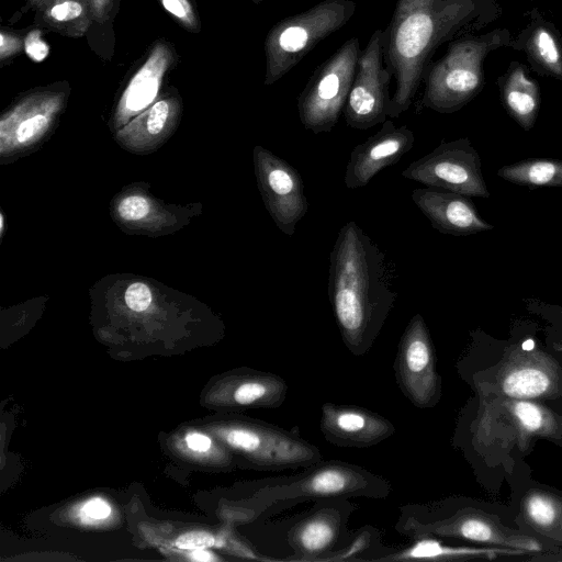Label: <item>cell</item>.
Segmentation results:
<instances>
[{
	"instance_id": "cell-38",
	"label": "cell",
	"mask_w": 562,
	"mask_h": 562,
	"mask_svg": "<svg viewBox=\"0 0 562 562\" xmlns=\"http://www.w3.org/2000/svg\"><path fill=\"white\" fill-rule=\"evenodd\" d=\"M186 442L191 450L204 452L210 450L212 441L207 436L199 432H190L186 437Z\"/></svg>"
},
{
	"instance_id": "cell-23",
	"label": "cell",
	"mask_w": 562,
	"mask_h": 562,
	"mask_svg": "<svg viewBox=\"0 0 562 562\" xmlns=\"http://www.w3.org/2000/svg\"><path fill=\"white\" fill-rule=\"evenodd\" d=\"M37 26L67 37L83 36L93 22L89 0H53L35 12Z\"/></svg>"
},
{
	"instance_id": "cell-26",
	"label": "cell",
	"mask_w": 562,
	"mask_h": 562,
	"mask_svg": "<svg viewBox=\"0 0 562 562\" xmlns=\"http://www.w3.org/2000/svg\"><path fill=\"white\" fill-rule=\"evenodd\" d=\"M165 10L191 33L201 31V23L194 0H159Z\"/></svg>"
},
{
	"instance_id": "cell-21",
	"label": "cell",
	"mask_w": 562,
	"mask_h": 562,
	"mask_svg": "<svg viewBox=\"0 0 562 562\" xmlns=\"http://www.w3.org/2000/svg\"><path fill=\"white\" fill-rule=\"evenodd\" d=\"M497 85L507 113L525 131L531 130L540 108V89L538 82L529 77L527 67L513 61L498 77Z\"/></svg>"
},
{
	"instance_id": "cell-7",
	"label": "cell",
	"mask_w": 562,
	"mask_h": 562,
	"mask_svg": "<svg viewBox=\"0 0 562 562\" xmlns=\"http://www.w3.org/2000/svg\"><path fill=\"white\" fill-rule=\"evenodd\" d=\"M260 486L258 499L272 506L351 497L381 499L392 492L384 477L340 460H321L296 474L267 479Z\"/></svg>"
},
{
	"instance_id": "cell-41",
	"label": "cell",
	"mask_w": 562,
	"mask_h": 562,
	"mask_svg": "<svg viewBox=\"0 0 562 562\" xmlns=\"http://www.w3.org/2000/svg\"><path fill=\"white\" fill-rule=\"evenodd\" d=\"M255 4H259L262 0H251Z\"/></svg>"
},
{
	"instance_id": "cell-10",
	"label": "cell",
	"mask_w": 562,
	"mask_h": 562,
	"mask_svg": "<svg viewBox=\"0 0 562 562\" xmlns=\"http://www.w3.org/2000/svg\"><path fill=\"white\" fill-rule=\"evenodd\" d=\"M225 442L261 470L281 471L312 465L321 450L296 434L263 422H244L221 431Z\"/></svg>"
},
{
	"instance_id": "cell-14",
	"label": "cell",
	"mask_w": 562,
	"mask_h": 562,
	"mask_svg": "<svg viewBox=\"0 0 562 562\" xmlns=\"http://www.w3.org/2000/svg\"><path fill=\"white\" fill-rule=\"evenodd\" d=\"M254 156L266 209L277 227L292 236L308 210L303 179L286 160L261 146L255 148Z\"/></svg>"
},
{
	"instance_id": "cell-24",
	"label": "cell",
	"mask_w": 562,
	"mask_h": 562,
	"mask_svg": "<svg viewBox=\"0 0 562 562\" xmlns=\"http://www.w3.org/2000/svg\"><path fill=\"white\" fill-rule=\"evenodd\" d=\"M497 175L508 182L531 189L562 187V159H524L502 167Z\"/></svg>"
},
{
	"instance_id": "cell-28",
	"label": "cell",
	"mask_w": 562,
	"mask_h": 562,
	"mask_svg": "<svg viewBox=\"0 0 562 562\" xmlns=\"http://www.w3.org/2000/svg\"><path fill=\"white\" fill-rule=\"evenodd\" d=\"M149 203L143 196H127L119 205V214L124 220L135 221L143 218L149 212Z\"/></svg>"
},
{
	"instance_id": "cell-8",
	"label": "cell",
	"mask_w": 562,
	"mask_h": 562,
	"mask_svg": "<svg viewBox=\"0 0 562 562\" xmlns=\"http://www.w3.org/2000/svg\"><path fill=\"white\" fill-rule=\"evenodd\" d=\"M356 10L352 0H323L277 22L263 43L265 86L280 80L321 41L345 26Z\"/></svg>"
},
{
	"instance_id": "cell-29",
	"label": "cell",
	"mask_w": 562,
	"mask_h": 562,
	"mask_svg": "<svg viewBox=\"0 0 562 562\" xmlns=\"http://www.w3.org/2000/svg\"><path fill=\"white\" fill-rule=\"evenodd\" d=\"M215 544L213 535L205 531H189L179 536L175 546L182 550L204 549Z\"/></svg>"
},
{
	"instance_id": "cell-39",
	"label": "cell",
	"mask_w": 562,
	"mask_h": 562,
	"mask_svg": "<svg viewBox=\"0 0 562 562\" xmlns=\"http://www.w3.org/2000/svg\"><path fill=\"white\" fill-rule=\"evenodd\" d=\"M191 559L196 561H211L215 560V558L207 551H204L202 549H198L196 551L192 552L190 554Z\"/></svg>"
},
{
	"instance_id": "cell-30",
	"label": "cell",
	"mask_w": 562,
	"mask_h": 562,
	"mask_svg": "<svg viewBox=\"0 0 562 562\" xmlns=\"http://www.w3.org/2000/svg\"><path fill=\"white\" fill-rule=\"evenodd\" d=\"M125 302L131 310L142 312L149 306L151 293L147 285L136 282L126 289Z\"/></svg>"
},
{
	"instance_id": "cell-20",
	"label": "cell",
	"mask_w": 562,
	"mask_h": 562,
	"mask_svg": "<svg viewBox=\"0 0 562 562\" xmlns=\"http://www.w3.org/2000/svg\"><path fill=\"white\" fill-rule=\"evenodd\" d=\"M176 63L177 53L171 43L165 40L157 41L125 88L122 97L123 110L135 113L149 105Z\"/></svg>"
},
{
	"instance_id": "cell-31",
	"label": "cell",
	"mask_w": 562,
	"mask_h": 562,
	"mask_svg": "<svg viewBox=\"0 0 562 562\" xmlns=\"http://www.w3.org/2000/svg\"><path fill=\"white\" fill-rule=\"evenodd\" d=\"M48 119L44 113H36L24 119L16 128L19 142H25L47 125Z\"/></svg>"
},
{
	"instance_id": "cell-11",
	"label": "cell",
	"mask_w": 562,
	"mask_h": 562,
	"mask_svg": "<svg viewBox=\"0 0 562 562\" xmlns=\"http://www.w3.org/2000/svg\"><path fill=\"white\" fill-rule=\"evenodd\" d=\"M396 384L417 408L435 407L441 400L442 380L437 370L435 346L420 314L406 325L393 364Z\"/></svg>"
},
{
	"instance_id": "cell-25",
	"label": "cell",
	"mask_w": 562,
	"mask_h": 562,
	"mask_svg": "<svg viewBox=\"0 0 562 562\" xmlns=\"http://www.w3.org/2000/svg\"><path fill=\"white\" fill-rule=\"evenodd\" d=\"M527 524L543 535H558L562 525V501L552 494L536 491L526 494L521 502Z\"/></svg>"
},
{
	"instance_id": "cell-9",
	"label": "cell",
	"mask_w": 562,
	"mask_h": 562,
	"mask_svg": "<svg viewBox=\"0 0 562 562\" xmlns=\"http://www.w3.org/2000/svg\"><path fill=\"white\" fill-rule=\"evenodd\" d=\"M360 53L359 38L352 36L315 68L297 97L299 117L305 130L319 134L335 127L350 92Z\"/></svg>"
},
{
	"instance_id": "cell-3",
	"label": "cell",
	"mask_w": 562,
	"mask_h": 562,
	"mask_svg": "<svg viewBox=\"0 0 562 562\" xmlns=\"http://www.w3.org/2000/svg\"><path fill=\"white\" fill-rule=\"evenodd\" d=\"M477 394L469 425L470 446L483 456L528 453L538 439L562 446L560 415L540 402Z\"/></svg>"
},
{
	"instance_id": "cell-18",
	"label": "cell",
	"mask_w": 562,
	"mask_h": 562,
	"mask_svg": "<svg viewBox=\"0 0 562 562\" xmlns=\"http://www.w3.org/2000/svg\"><path fill=\"white\" fill-rule=\"evenodd\" d=\"M411 198L431 226L442 234L467 236L491 231L469 196L438 188L415 189Z\"/></svg>"
},
{
	"instance_id": "cell-6",
	"label": "cell",
	"mask_w": 562,
	"mask_h": 562,
	"mask_svg": "<svg viewBox=\"0 0 562 562\" xmlns=\"http://www.w3.org/2000/svg\"><path fill=\"white\" fill-rule=\"evenodd\" d=\"M395 529L414 540L457 538L528 552L542 548L536 539L502 526L480 509L459 506L454 499L403 505Z\"/></svg>"
},
{
	"instance_id": "cell-2",
	"label": "cell",
	"mask_w": 562,
	"mask_h": 562,
	"mask_svg": "<svg viewBox=\"0 0 562 562\" xmlns=\"http://www.w3.org/2000/svg\"><path fill=\"white\" fill-rule=\"evenodd\" d=\"M476 14L475 0H397L382 32L384 65L395 79L389 117L409 109L437 47Z\"/></svg>"
},
{
	"instance_id": "cell-5",
	"label": "cell",
	"mask_w": 562,
	"mask_h": 562,
	"mask_svg": "<svg viewBox=\"0 0 562 562\" xmlns=\"http://www.w3.org/2000/svg\"><path fill=\"white\" fill-rule=\"evenodd\" d=\"M510 41L506 29H497L482 36L451 42L445 56L430 61L426 69L419 109L427 108L442 114L461 110L484 87L485 57L498 47L508 46Z\"/></svg>"
},
{
	"instance_id": "cell-17",
	"label": "cell",
	"mask_w": 562,
	"mask_h": 562,
	"mask_svg": "<svg viewBox=\"0 0 562 562\" xmlns=\"http://www.w3.org/2000/svg\"><path fill=\"white\" fill-rule=\"evenodd\" d=\"M415 142L407 125L396 126L385 120L382 127L350 153L344 182L347 189L366 187L384 168L395 165Z\"/></svg>"
},
{
	"instance_id": "cell-36",
	"label": "cell",
	"mask_w": 562,
	"mask_h": 562,
	"mask_svg": "<svg viewBox=\"0 0 562 562\" xmlns=\"http://www.w3.org/2000/svg\"><path fill=\"white\" fill-rule=\"evenodd\" d=\"M111 513L109 504L101 498L87 502L81 508V517L86 520H102Z\"/></svg>"
},
{
	"instance_id": "cell-19",
	"label": "cell",
	"mask_w": 562,
	"mask_h": 562,
	"mask_svg": "<svg viewBox=\"0 0 562 562\" xmlns=\"http://www.w3.org/2000/svg\"><path fill=\"white\" fill-rule=\"evenodd\" d=\"M508 46L525 52L532 70L540 76L562 80V37L537 9L530 12L529 24Z\"/></svg>"
},
{
	"instance_id": "cell-37",
	"label": "cell",
	"mask_w": 562,
	"mask_h": 562,
	"mask_svg": "<svg viewBox=\"0 0 562 562\" xmlns=\"http://www.w3.org/2000/svg\"><path fill=\"white\" fill-rule=\"evenodd\" d=\"M89 3L92 10L93 22L101 24L104 23L112 13L114 0H89Z\"/></svg>"
},
{
	"instance_id": "cell-4",
	"label": "cell",
	"mask_w": 562,
	"mask_h": 562,
	"mask_svg": "<svg viewBox=\"0 0 562 562\" xmlns=\"http://www.w3.org/2000/svg\"><path fill=\"white\" fill-rule=\"evenodd\" d=\"M459 371L476 393L537 402L562 397V358L531 339L508 346L492 366Z\"/></svg>"
},
{
	"instance_id": "cell-13",
	"label": "cell",
	"mask_w": 562,
	"mask_h": 562,
	"mask_svg": "<svg viewBox=\"0 0 562 562\" xmlns=\"http://www.w3.org/2000/svg\"><path fill=\"white\" fill-rule=\"evenodd\" d=\"M382 32V29H376L360 53L342 111L347 125L356 130H368L387 117L392 76L383 60Z\"/></svg>"
},
{
	"instance_id": "cell-15",
	"label": "cell",
	"mask_w": 562,
	"mask_h": 562,
	"mask_svg": "<svg viewBox=\"0 0 562 562\" xmlns=\"http://www.w3.org/2000/svg\"><path fill=\"white\" fill-rule=\"evenodd\" d=\"M352 506L347 499H326L296 520L286 533L297 561H328L347 538Z\"/></svg>"
},
{
	"instance_id": "cell-27",
	"label": "cell",
	"mask_w": 562,
	"mask_h": 562,
	"mask_svg": "<svg viewBox=\"0 0 562 562\" xmlns=\"http://www.w3.org/2000/svg\"><path fill=\"white\" fill-rule=\"evenodd\" d=\"M171 102L167 99L158 100L150 109L146 117V128L149 134H159L171 113Z\"/></svg>"
},
{
	"instance_id": "cell-42",
	"label": "cell",
	"mask_w": 562,
	"mask_h": 562,
	"mask_svg": "<svg viewBox=\"0 0 562 562\" xmlns=\"http://www.w3.org/2000/svg\"><path fill=\"white\" fill-rule=\"evenodd\" d=\"M560 427H561V432H562V415H560Z\"/></svg>"
},
{
	"instance_id": "cell-33",
	"label": "cell",
	"mask_w": 562,
	"mask_h": 562,
	"mask_svg": "<svg viewBox=\"0 0 562 562\" xmlns=\"http://www.w3.org/2000/svg\"><path fill=\"white\" fill-rule=\"evenodd\" d=\"M538 313L551 324L553 347L562 352V307H542Z\"/></svg>"
},
{
	"instance_id": "cell-12",
	"label": "cell",
	"mask_w": 562,
	"mask_h": 562,
	"mask_svg": "<svg viewBox=\"0 0 562 562\" xmlns=\"http://www.w3.org/2000/svg\"><path fill=\"white\" fill-rule=\"evenodd\" d=\"M402 176L426 187L469 198H488L479 153L468 138L440 143L432 151L409 164Z\"/></svg>"
},
{
	"instance_id": "cell-22",
	"label": "cell",
	"mask_w": 562,
	"mask_h": 562,
	"mask_svg": "<svg viewBox=\"0 0 562 562\" xmlns=\"http://www.w3.org/2000/svg\"><path fill=\"white\" fill-rule=\"evenodd\" d=\"M528 551L502 547H471L445 544L436 538L427 537L416 539L415 543L397 552L389 553L375 560L398 561V560H472V559H495L503 555H522Z\"/></svg>"
},
{
	"instance_id": "cell-40",
	"label": "cell",
	"mask_w": 562,
	"mask_h": 562,
	"mask_svg": "<svg viewBox=\"0 0 562 562\" xmlns=\"http://www.w3.org/2000/svg\"><path fill=\"white\" fill-rule=\"evenodd\" d=\"M53 0H26L29 7L35 12L46 7Z\"/></svg>"
},
{
	"instance_id": "cell-16",
	"label": "cell",
	"mask_w": 562,
	"mask_h": 562,
	"mask_svg": "<svg viewBox=\"0 0 562 562\" xmlns=\"http://www.w3.org/2000/svg\"><path fill=\"white\" fill-rule=\"evenodd\" d=\"M319 429L325 440L340 448H370L395 434V426L384 416L366 407L324 403Z\"/></svg>"
},
{
	"instance_id": "cell-35",
	"label": "cell",
	"mask_w": 562,
	"mask_h": 562,
	"mask_svg": "<svg viewBox=\"0 0 562 562\" xmlns=\"http://www.w3.org/2000/svg\"><path fill=\"white\" fill-rule=\"evenodd\" d=\"M24 49L30 57L36 61L43 60L48 53V46L42 40L41 32L38 30H33L27 34L24 40Z\"/></svg>"
},
{
	"instance_id": "cell-1",
	"label": "cell",
	"mask_w": 562,
	"mask_h": 562,
	"mask_svg": "<svg viewBox=\"0 0 562 562\" xmlns=\"http://www.w3.org/2000/svg\"><path fill=\"white\" fill-rule=\"evenodd\" d=\"M384 252L356 223L347 222L329 255L328 297L346 348L370 351L397 297Z\"/></svg>"
},
{
	"instance_id": "cell-32",
	"label": "cell",
	"mask_w": 562,
	"mask_h": 562,
	"mask_svg": "<svg viewBox=\"0 0 562 562\" xmlns=\"http://www.w3.org/2000/svg\"><path fill=\"white\" fill-rule=\"evenodd\" d=\"M0 58L1 61L20 54L24 48V41L16 34L2 30L0 34Z\"/></svg>"
},
{
	"instance_id": "cell-34",
	"label": "cell",
	"mask_w": 562,
	"mask_h": 562,
	"mask_svg": "<svg viewBox=\"0 0 562 562\" xmlns=\"http://www.w3.org/2000/svg\"><path fill=\"white\" fill-rule=\"evenodd\" d=\"M372 532L366 531L359 536H356L349 546H345L338 552L333 554L329 560H348L351 559L356 553L361 552L366 548H368L371 543Z\"/></svg>"
}]
</instances>
